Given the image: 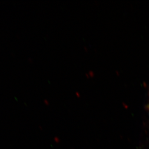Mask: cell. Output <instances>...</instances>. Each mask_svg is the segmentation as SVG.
<instances>
[{"label": "cell", "mask_w": 149, "mask_h": 149, "mask_svg": "<svg viewBox=\"0 0 149 149\" xmlns=\"http://www.w3.org/2000/svg\"><path fill=\"white\" fill-rule=\"evenodd\" d=\"M147 108H148V109L149 110V103L148 104V106H147Z\"/></svg>", "instance_id": "cell-1"}]
</instances>
